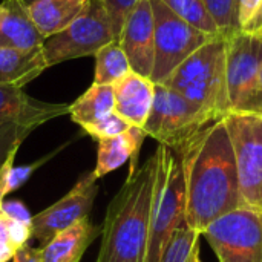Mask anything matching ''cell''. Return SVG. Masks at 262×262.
<instances>
[{"instance_id": "cell-1", "label": "cell", "mask_w": 262, "mask_h": 262, "mask_svg": "<svg viewBox=\"0 0 262 262\" xmlns=\"http://www.w3.org/2000/svg\"><path fill=\"white\" fill-rule=\"evenodd\" d=\"M186 221L203 230L216 218L244 206L232 143L220 118L184 146Z\"/></svg>"}, {"instance_id": "cell-2", "label": "cell", "mask_w": 262, "mask_h": 262, "mask_svg": "<svg viewBox=\"0 0 262 262\" xmlns=\"http://www.w3.org/2000/svg\"><path fill=\"white\" fill-rule=\"evenodd\" d=\"M155 175V154L129 173L107 206L97 262H146Z\"/></svg>"}, {"instance_id": "cell-3", "label": "cell", "mask_w": 262, "mask_h": 262, "mask_svg": "<svg viewBox=\"0 0 262 262\" xmlns=\"http://www.w3.org/2000/svg\"><path fill=\"white\" fill-rule=\"evenodd\" d=\"M184 146L172 149L158 144L154 152L157 157V175L150 207L146 262L160 261L170 235L186 220Z\"/></svg>"}, {"instance_id": "cell-4", "label": "cell", "mask_w": 262, "mask_h": 262, "mask_svg": "<svg viewBox=\"0 0 262 262\" xmlns=\"http://www.w3.org/2000/svg\"><path fill=\"white\" fill-rule=\"evenodd\" d=\"M216 120L229 111L226 78V38L215 37L186 58L163 83Z\"/></svg>"}, {"instance_id": "cell-5", "label": "cell", "mask_w": 262, "mask_h": 262, "mask_svg": "<svg viewBox=\"0 0 262 262\" xmlns=\"http://www.w3.org/2000/svg\"><path fill=\"white\" fill-rule=\"evenodd\" d=\"M216 118L164 84H155L154 104L143 127L146 135L167 147H181Z\"/></svg>"}, {"instance_id": "cell-6", "label": "cell", "mask_w": 262, "mask_h": 262, "mask_svg": "<svg viewBox=\"0 0 262 262\" xmlns=\"http://www.w3.org/2000/svg\"><path fill=\"white\" fill-rule=\"evenodd\" d=\"M221 120L232 143L243 203L262 212V114L230 111Z\"/></svg>"}, {"instance_id": "cell-7", "label": "cell", "mask_w": 262, "mask_h": 262, "mask_svg": "<svg viewBox=\"0 0 262 262\" xmlns=\"http://www.w3.org/2000/svg\"><path fill=\"white\" fill-rule=\"evenodd\" d=\"M150 6L155 37V58L150 80L155 84H163L186 58L215 38V35L193 28L160 0H150Z\"/></svg>"}, {"instance_id": "cell-8", "label": "cell", "mask_w": 262, "mask_h": 262, "mask_svg": "<svg viewBox=\"0 0 262 262\" xmlns=\"http://www.w3.org/2000/svg\"><path fill=\"white\" fill-rule=\"evenodd\" d=\"M220 262H262V212L241 206L215 221L204 230Z\"/></svg>"}, {"instance_id": "cell-9", "label": "cell", "mask_w": 262, "mask_h": 262, "mask_svg": "<svg viewBox=\"0 0 262 262\" xmlns=\"http://www.w3.org/2000/svg\"><path fill=\"white\" fill-rule=\"evenodd\" d=\"M114 40L115 35L104 6L98 0H91L84 14L60 32L45 38L41 51L46 66L51 68L63 61L95 55Z\"/></svg>"}, {"instance_id": "cell-10", "label": "cell", "mask_w": 262, "mask_h": 262, "mask_svg": "<svg viewBox=\"0 0 262 262\" xmlns=\"http://www.w3.org/2000/svg\"><path fill=\"white\" fill-rule=\"evenodd\" d=\"M261 68L262 31H238L226 38V78L230 111H246Z\"/></svg>"}, {"instance_id": "cell-11", "label": "cell", "mask_w": 262, "mask_h": 262, "mask_svg": "<svg viewBox=\"0 0 262 262\" xmlns=\"http://www.w3.org/2000/svg\"><path fill=\"white\" fill-rule=\"evenodd\" d=\"M97 195L98 178L91 170L81 175L80 180L63 198L32 216V238L45 246L57 233L66 230L81 218L89 216Z\"/></svg>"}, {"instance_id": "cell-12", "label": "cell", "mask_w": 262, "mask_h": 262, "mask_svg": "<svg viewBox=\"0 0 262 262\" xmlns=\"http://www.w3.org/2000/svg\"><path fill=\"white\" fill-rule=\"evenodd\" d=\"M130 69L143 77L150 78L155 58L154 12L150 0H141L126 18L118 37Z\"/></svg>"}, {"instance_id": "cell-13", "label": "cell", "mask_w": 262, "mask_h": 262, "mask_svg": "<svg viewBox=\"0 0 262 262\" xmlns=\"http://www.w3.org/2000/svg\"><path fill=\"white\" fill-rule=\"evenodd\" d=\"M68 111L69 104L45 103L29 97L23 88L0 84V123H17L35 130Z\"/></svg>"}, {"instance_id": "cell-14", "label": "cell", "mask_w": 262, "mask_h": 262, "mask_svg": "<svg viewBox=\"0 0 262 262\" xmlns=\"http://www.w3.org/2000/svg\"><path fill=\"white\" fill-rule=\"evenodd\" d=\"M112 88L115 98L114 111L130 126L143 129L154 104L155 83L150 78L130 71L112 84Z\"/></svg>"}, {"instance_id": "cell-15", "label": "cell", "mask_w": 262, "mask_h": 262, "mask_svg": "<svg viewBox=\"0 0 262 262\" xmlns=\"http://www.w3.org/2000/svg\"><path fill=\"white\" fill-rule=\"evenodd\" d=\"M147 135L141 127L130 126L126 132L117 137L100 140L97 149V163H95V169L92 170L94 175L100 180L104 175L126 164L129 160H130L129 173L135 172L138 164L140 149Z\"/></svg>"}, {"instance_id": "cell-16", "label": "cell", "mask_w": 262, "mask_h": 262, "mask_svg": "<svg viewBox=\"0 0 262 262\" xmlns=\"http://www.w3.org/2000/svg\"><path fill=\"white\" fill-rule=\"evenodd\" d=\"M98 233L100 230L89 221V216L81 218L38 249L41 261L80 262Z\"/></svg>"}, {"instance_id": "cell-17", "label": "cell", "mask_w": 262, "mask_h": 262, "mask_svg": "<svg viewBox=\"0 0 262 262\" xmlns=\"http://www.w3.org/2000/svg\"><path fill=\"white\" fill-rule=\"evenodd\" d=\"M45 37L32 23L28 8L18 0H5V17L0 23V48L31 51L41 48Z\"/></svg>"}, {"instance_id": "cell-18", "label": "cell", "mask_w": 262, "mask_h": 262, "mask_svg": "<svg viewBox=\"0 0 262 262\" xmlns=\"http://www.w3.org/2000/svg\"><path fill=\"white\" fill-rule=\"evenodd\" d=\"M91 0H37L28 6L29 17L40 34L48 38L88 11Z\"/></svg>"}, {"instance_id": "cell-19", "label": "cell", "mask_w": 262, "mask_h": 262, "mask_svg": "<svg viewBox=\"0 0 262 262\" xmlns=\"http://www.w3.org/2000/svg\"><path fill=\"white\" fill-rule=\"evenodd\" d=\"M46 68L41 48L31 51L0 48V84L23 88Z\"/></svg>"}, {"instance_id": "cell-20", "label": "cell", "mask_w": 262, "mask_h": 262, "mask_svg": "<svg viewBox=\"0 0 262 262\" xmlns=\"http://www.w3.org/2000/svg\"><path fill=\"white\" fill-rule=\"evenodd\" d=\"M114 88L111 84L92 83V86L83 95H80L72 104H69L68 114L71 115L74 123L86 127L114 112Z\"/></svg>"}, {"instance_id": "cell-21", "label": "cell", "mask_w": 262, "mask_h": 262, "mask_svg": "<svg viewBox=\"0 0 262 262\" xmlns=\"http://www.w3.org/2000/svg\"><path fill=\"white\" fill-rule=\"evenodd\" d=\"M94 57H95V72H94L95 84L112 86L132 71L129 60L124 51L121 49L118 40L104 45Z\"/></svg>"}, {"instance_id": "cell-22", "label": "cell", "mask_w": 262, "mask_h": 262, "mask_svg": "<svg viewBox=\"0 0 262 262\" xmlns=\"http://www.w3.org/2000/svg\"><path fill=\"white\" fill-rule=\"evenodd\" d=\"M201 238V232L190 227L184 220L170 235L158 262H189L195 249L200 247Z\"/></svg>"}, {"instance_id": "cell-23", "label": "cell", "mask_w": 262, "mask_h": 262, "mask_svg": "<svg viewBox=\"0 0 262 262\" xmlns=\"http://www.w3.org/2000/svg\"><path fill=\"white\" fill-rule=\"evenodd\" d=\"M17 150H12L9 154V157L5 160V163L2 164V167H0V200H3L9 193H12L17 189H20L32 177V173L41 164H45L48 160H51L55 155V152H52L51 155H46V157H43L38 161H34L31 164H26V166H14V160H15Z\"/></svg>"}, {"instance_id": "cell-24", "label": "cell", "mask_w": 262, "mask_h": 262, "mask_svg": "<svg viewBox=\"0 0 262 262\" xmlns=\"http://www.w3.org/2000/svg\"><path fill=\"white\" fill-rule=\"evenodd\" d=\"M173 14L192 25L193 28L215 37H221L215 23L212 21L203 0H160Z\"/></svg>"}, {"instance_id": "cell-25", "label": "cell", "mask_w": 262, "mask_h": 262, "mask_svg": "<svg viewBox=\"0 0 262 262\" xmlns=\"http://www.w3.org/2000/svg\"><path fill=\"white\" fill-rule=\"evenodd\" d=\"M221 37L227 38L239 31L235 0H203Z\"/></svg>"}, {"instance_id": "cell-26", "label": "cell", "mask_w": 262, "mask_h": 262, "mask_svg": "<svg viewBox=\"0 0 262 262\" xmlns=\"http://www.w3.org/2000/svg\"><path fill=\"white\" fill-rule=\"evenodd\" d=\"M34 129L17 123H0V167L12 150L20 149L25 138Z\"/></svg>"}, {"instance_id": "cell-27", "label": "cell", "mask_w": 262, "mask_h": 262, "mask_svg": "<svg viewBox=\"0 0 262 262\" xmlns=\"http://www.w3.org/2000/svg\"><path fill=\"white\" fill-rule=\"evenodd\" d=\"M129 127H130V124L114 111L109 115L100 118L98 121L83 127V130L88 135H91L92 138H95L97 141H100V140H104V138L117 137V135L126 132Z\"/></svg>"}, {"instance_id": "cell-28", "label": "cell", "mask_w": 262, "mask_h": 262, "mask_svg": "<svg viewBox=\"0 0 262 262\" xmlns=\"http://www.w3.org/2000/svg\"><path fill=\"white\" fill-rule=\"evenodd\" d=\"M98 2L104 6L112 25L115 40H118L126 18L141 0H98Z\"/></svg>"}, {"instance_id": "cell-29", "label": "cell", "mask_w": 262, "mask_h": 262, "mask_svg": "<svg viewBox=\"0 0 262 262\" xmlns=\"http://www.w3.org/2000/svg\"><path fill=\"white\" fill-rule=\"evenodd\" d=\"M235 2H236L238 26H239V31H244L259 12L262 0H235Z\"/></svg>"}, {"instance_id": "cell-30", "label": "cell", "mask_w": 262, "mask_h": 262, "mask_svg": "<svg viewBox=\"0 0 262 262\" xmlns=\"http://www.w3.org/2000/svg\"><path fill=\"white\" fill-rule=\"evenodd\" d=\"M2 213L12 218V220H18V221H23V223H31V220H32V216L29 215V210L20 201L3 203L2 204Z\"/></svg>"}, {"instance_id": "cell-31", "label": "cell", "mask_w": 262, "mask_h": 262, "mask_svg": "<svg viewBox=\"0 0 262 262\" xmlns=\"http://www.w3.org/2000/svg\"><path fill=\"white\" fill-rule=\"evenodd\" d=\"M12 262H43L41 261V255L40 250H35L29 246H23L20 249L15 250Z\"/></svg>"}, {"instance_id": "cell-32", "label": "cell", "mask_w": 262, "mask_h": 262, "mask_svg": "<svg viewBox=\"0 0 262 262\" xmlns=\"http://www.w3.org/2000/svg\"><path fill=\"white\" fill-rule=\"evenodd\" d=\"M246 111L259 112V114H262V68L259 75H258V81H256L255 91H253V94H252V98H250V101H249Z\"/></svg>"}, {"instance_id": "cell-33", "label": "cell", "mask_w": 262, "mask_h": 262, "mask_svg": "<svg viewBox=\"0 0 262 262\" xmlns=\"http://www.w3.org/2000/svg\"><path fill=\"white\" fill-rule=\"evenodd\" d=\"M15 250L17 249H14L9 243L0 241V262L12 261V256H14Z\"/></svg>"}, {"instance_id": "cell-34", "label": "cell", "mask_w": 262, "mask_h": 262, "mask_svg": "<svg viewBox=\"0 0 262 262\" xmlns=\"http://www.w3.org/2000/svg\"><path fill=\"white\" fill-rule=\"evenodd\" d=\"M247 32H256V31H262V5L259 12L256 14V17L250 21V25L244 29Z\"/></svg>"}, {"instance_id": "cell-35", "label": "cell", "mask_w": 262, "mask_h": 262, "mask_svg": "<svg viewBox=\"0 0 262 262\" xmlns=\"http://www.w3.org/2000/svg\"><path fill=\"white\" fill-rule=\"evenodd\" d=\"M189 262H204L203 259H201V255H200V247H198V249H195V252L192 253V256H190Z\"/></svg>"}, {"instance_id": "cell-36", "label": "cell", "mask_w": 262, "mask_h": 262, "mask_svg": "<svg viewBox=\"0 0 262 262\" xmlns=\"http://www.w3.org/2000/svg\"><path fill=\"white\" fill-rule=\"evenodd\" d=\"M5 17V0H0V23Z\"/></svg>"}, {"instance_id": "cell-37", "label": "cell", "mask_w": 262, "mask_h": 262, "mask_svg": "<svg viewBox=\"0 0 262 262\" xmlns=\"http://www.w3.org/2000/svg\"><path fill=\"white\" fill-rule=\"evenodd\" d=\"M18 2H20V3H23V5L28 8L29 5H32V3H34V2H37V0H18Z\"/></svg>"}, {"instance_id": "cell-38", "label": "cell", "mask_w": 262, "mask_h": 262, "mask_svg": "<svg viewBox=\"0 0 262 262\" xmlns=\"http://www.w3.org/2000/svg\"><path fill=\"white\" fill-rule=\"evenodd\" d=\"M2 204H3V200H0V213H2Z\"/></svg>"}]
</instances>
